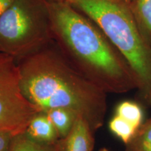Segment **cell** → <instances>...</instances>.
Listing matches in <instances>:
<instances>
[{"instance_id":"obj_16","label":"cell","mask_w":151,"mask_h":151,"mask_svg":"<svg viewBox=\"0 0 151 151\" xmlns=\"http://www.w3.org/2000/svg\"><path fill=\"white\" fill-rule=\"evenodd\" d=\"M48 1H50V2H56V3H65L69 4L71 5L76 0H46Z\"/></svg>"},{"instance_id":"obj_9","label":"cell","mask_w":151,"mask_h":151,"mask_svg":"<svg viewBox=\"0 0 151 151\" xmlns=\"http://www.w3.org/2000/svg\"><path fill=\"white\" fill-rule=\"evenodd\" d=\"M44 113L56 129L60 139H64L69 134L76 118L78 117L72 111L62 108L50 109L44 111Z\"/></svg>"},{"instance_id":"obj_11","label":"cell","mask_w":151,"mask_h":151,"mask_svg":"<svg viewBox=\"0 0 151 151\" xmlns=\"http://www.w3.org/2000/svg\"><path fill=\"white\" fill-rule=\"evenodd\" d=\"M139 129L143 120V111L141 105L134 101L126 100L116 106V114Z\"/></svg>"},{"instance_id":"obj_4","label":"cell","mask_w":151,"mask_h":151,"mask_svg":"<svg viewBox=\"0 0 151 151\" xmlns=\"http://www.w3.org/2000/svg\"><path fill=\"white\" fill-rule=\"evenodd\" d=\"M52 42L45 0H16L0 16L1 52L17 62Z\"/></svg>"},{"instance_id":"obj_10","label":"cell","mask_w":151,"mask_h":151,"mask_svg":"<svg viewBox=\"0 0 151 151\" xmlns=\"http://www.w3.org/2000/svg\"><path fill=\"white\" fill-rule=\"evenodd\" d=\"M9 151H60L56 144H46L31 139L25 132L13 136Z\"/></svg>"},{"instance_id":"obj_18","label":"cell","mask_w":151,"mask_h":151,"mask_svg":"<svg viewBox=\"0 0 151 151\" xmlns=\"http://www.w3.org/2000/svg\"><path fill=\"white\" fill-rule=\"evenodd\" d=\"M122 1H124L125 3H127L128 5H129V4L130 3V1H131V0H122Z\"/></svg>"},{"instance_id":"obj_19","label":"cell","mask_w":151,"mask_h":151,"mask_svg":"<svg viewBox=\"0 0 151 151\" xmlns=\"http://www.w3.org/2000/svg\"><path fill=\"white\" fill-rule=\"evenodd\" d=\"M0 52H1V49H0Z\"/></svg>"},{"instance_id":"obj_8","label":"cell","mask_w":151,"mask_h":151,"mask_svg":"<svg viewBox=\"0 0 151 151\" xmlns=\"http://www.w3.org/2000/svg\"><path fill=\"white\" fill-rule=\"evenodd\" d=\"M129 6L138 27L151 46V0H131Z\"/></svg>"},{"instance_id":"obj_13","label":"cell","mask_w":151,"mask_h":151,"mask_svg":"<svg viewBox=\"0 0 151 151\" xmlns=\"http://www.w3.org/2000/svg\"><path fill=\"white\" fill-rule=\"evenodd\" d=\"M109 128L113 134L116 135L125 145L129 142L139 129L117 115H115L109 121Z\"/></svg>"},{"instance_id":"obj_17","label":"cell","mask_w":151,"mask_h":151,"mask_svg":"<svg viewBox=\"0 0 151 151\" xmlns=\"http://www.w3.org/2000/svg\"><path fill=\"white\" fill-rule=\"evenodd\" d=\"M99 151H112V150H109V149L106 148H102L100 149V150H99Z\"/></svg>"},{"instance_id":"obj_15","label":"cell","mask_w":151,"mask_h":151,"mask_svg":"<svg viewBox=\"0 0 151 151\" xmlns=\"http://www.w3.org/2000/svg\"><path fill=\"white\" fill-rule=\"evenodd\" d=\"M16 0H0V16L11 6Z\"/></svg>"},{"instance_id":"obj_2","label":"cell","mask_w":151,"mask_h":151,"mask_svg":"<svg viewBox=\"0 0 151 151\" xmlns=\"http://www.w3.org/2000/svg\"><path fill=\"white\" fill-rule=\"evenodd\" d=\"M51 43L18 62L22 94L43 112L72 111L96 132L104 122L107 93L78 73Z\"/></svg>"},{"instance_id":"obj_3","label":"cell","mask_w":151,"mask_h":151,"mask_svg":"<svg viewBox=\"0 0 151 151\" xmlns=\"http://www.w3.org/2000/svg\"><path fill=\"white\" fill-rule=\"evenodd\" d=\"M71 6L89 17L122 54L133 71L137 89L151 106V46L122 0H76Z\"/></svg>"},{"instance_id":"obj_14","label":"cell","mask_w":151,"mask_h":151,"mask_svg":"<svg viewBox=\"0 0 151 151\" xmlns=\"http://www.w3.org/2000/svg\"><path fill=\"white\" fill-rule=\"evenodd\" d=\"M12 134L5 131H0V151H9Z\"/></svg>"},{"instance_id":"obj_1","label":"cell","mask_w":151,"mask_h":151,"mask_svg":"<svg viewBox=\"0 0 151 151\" xmlns=\"http://www.w3.org/2000/svg\"><path fill=\"white\" fill-rule=\"evenodd\" d=\"M45 1L53 42L76 70L106 93L137 89L126 60L93 20L69 4Z\"/></svg>"},{"instance_id":"obj_7","label":"cell","mask_w":151,"mask_h":151,"mask_svg":"<svg viewBox=\"0 0 151 151\" xmlns=\"http://www.w3.org/2000/svg\"><path fill=\"white\" fill-rule=\"evenodd\" d=\"M24 132L33 140L46 144H56L60 139L50 119L43 111L30 120Z\"/></svg>"},{"instance_id":"obj_12","label":"cell","mask_w":151,"mask_h":151,"mask_svg":"<svg viewBox=\"0 0 151 151\" xmlns=\"http://www.w3.org/2000/svg\"><path fill=\"white\" fill-rule=\"evenodd\" d=\"M125 146V151H151V118L141 124Z\"/></svg>"},{"instance_id":"obj_6","label":"cell","mask_w":151,"mask_h":151,"mask_svg":"<svg viewBox=\"0 0 151 151\" xmlns=\"http://www.w3.org/2000/svg\"><path fill=\"white\" fill-rule=\"evenodd\" d=\"M94 132L88 122L81 117L76 118L71 132L58 142L60 151H92Z\"/></svg>"},{"instance_id":"obj_5","label":"cell","mask_w":151,"mask_h":151,"mask_svg":"<svg viewBox=\"0 0 151 151\" xmlns=\"http://www.w3.org/2000/svg\"><path fill=\"white\" fill-rule=\"evenodd\" d=\"M40 112L22 94L18 62L0 52V131L14 136L24 132L30 120Z\"/></svg>"}]
</instances>
